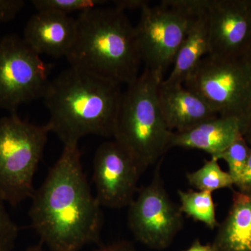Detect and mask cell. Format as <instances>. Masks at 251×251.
I'll return each mask as SVG.
<instances>
[{"mask_svg":"<svg viewBox=\"0 0 251 251\" xmlns=\"http://www.w3.org/2000/svg\"><path fill=\"white\" fill-rule=\"evenodd\" d=\"M31 199V226L50 251H79L100 243L103 212L84 173L78 145H64Z\"/></svg>","mask_w":251,"mask_h":251,"instance_id":"6da1fadb","label":"cell"},{"mask_svg":"<svg viewBox=\"0 0 251 251\" xmlns=\"http://www.w3.org/2000/svg\"><path fill=\"white\" fill-rule=\"evenodd\" d=\"M122 95L121 85L70 67L50 80L43 99L46 124L64 145H78L87 135L113 136Z\"/></svg>","mask_w":251,"mask_h":251,"instance_id":"7a4b0ae2","label":"cell"},{"mask_svg":"<svg viewBox=\"0 0 251 251\" xmlns=\"http://www.w3.org/2000/svg\"><path fill=\"white\" fill-rule=\"evenodd\" d=\"M66 58L70 67L126 85L139 76L143 63L135 27L115 6L80 13Z\"/></svg>","mask_w":251,"mask_h":251,"instance_id":"3957f363","label":"cell"},{"mask_svg":"<svg viewBox=\"0 0 251 251\" xmlns=\"http://www.w3.org/2000/svg\"><path fill=\"white\" fill-rule=\"evenodd\" d=\"M162 73L145 68L123 92L114 140L134 158L143 173L170 150L173 131L167 127L158 102Z\"/></svg>","mask_w":251,"mask_h":251,"instance_id":"277c9868","label":"cell"},{"mask_svg":"<svg viewBox=\"0 0 251 251\" xmlns=\"http://www.w3.org/2000/svg\"><path fill=\"white\" fill-rule=\"evenodd\" d=\"M40 126L16 113L0 119V199L16 206L31 198L34 175L44 156L48 135Z\"/></svg>","mask_w":251,"mask_h":251,"instance_id":"5b68a950","label":"cell"},{"mask_svg":"<svg viewBox=\"0 0 251 251\" xmlns=\"http://www.w3.org/2000/svg\"><path fill=\"white\" fill-rule=\"evenodd\" d=\"M135 26L142 61L163 74L174 62L187 35L194 13L193 0H164L144 6Z\"/></svg>","mask_w":251,"mask_h":251,"instance_id":"8992f818","label":"cell"},{"mask_svg":"<svg viewBox=\"0 0 251 251\" xmlns=\"http://www.w3.org/2000/svg\"><path fill=\"white\" fill-rule=\"evenodd\" d=\"M219 116L242 120L251 102V69L242 58L206 55L185 81Z\"/></svg>","mask_w":251,"mask_h":251,"instance_id":"52a82bcc","label":"cell"},{"mask_svg":"<svg viewBox=\"0 0 251 251\" xmlns=\"http://www.w3.org/2000/svg\"><path fill=\"white\" fill-rule=\"evenodd\" d=\"M161 163L162 159L157 163L151 182L138 190L127 214L128 227L135 239L157 251L169 247L184 226L179 206L172 201L163 184Z\"/></svg>","mask_w":251,"mask_h":251,"instance_id":"ba28073f","label":"cell"},{"mask_svg":"<svg viewBox=\"0 0 251 251\" xmlns=\"http://www.w3.org/2000/svg\"><path fill=\"white\" fill-rule=\"evenodd\" d=\"M50 69L23 38H0V109L16 113L23 104L43 99Z\"/></svg>","mask_w":251,"mask_h":251,"instance_id":"9c48e42d","label":"cell"},{"mask_svg":"<svg viewBox=\"0 0 251 251\" xmlns=\"http://www.w3.org/2000/svg\"><path fill=\"white\" fill-rule=\"evenodd\" d=\"M142 173L134 158L115 140L101 144L93 161L96 198L100 206L111 209L128 206L139 190Z\"/></svg>","mask_w":251,"mask_h":251,"instance_id":"30bf717a","label":"cell"},{"mask_svg":"<svg viewBox=\"0 0 251 251\" xmlns=\"http://www.w3.org/2000/svg\"><path fill=\"white\" fill-rule=\"evenodd\" d=\"M209 55L242 58L251 46V15L248 0H207Z\"/></svg>","mask_w":251,"mask_h":251,"instance_id":"8fae6325","label":"cell"},{"mask_svg":"<svg viewBox=\"0 0 251 251\" xmlns=\"http://www.w3.org/2000/svg\"><path fill=\"white\" fill-rule=\"evenodd\" d=\"M158 102L167 127L176 133L186 131L219 116L199 95L184 85L162 81L158 89Z\"/></svg>","mask_w":251,"mask_h":251,"instance_id":"7c38bea8","label":"cell"},{"mask_svg":"<svg viewBox=\"0 0 251 251\" xmlns=\"http://www.w3.org/2000/svg\"><path fill=\"white\" fill-rule=\"evenodd\" d=\"M76 35V19L49 12L37 11L26 24L23 40L38 54L67 57Z\"/></svg>","mask_w":251,"mask_h":251,"instance_id":"4fadbf2b","label":"cell"},{"mask_svg":"<svg viewBox=\"0 0 251 251\" xmlns=\"http://www.w3.org/2000/svg\"><path fill=\"white\" fill-rule=\"evenodd\" d=\"M207 0H193L194 13L187 35L178 50L166 84L184 85L199 63L210 52Z\"/></svg>","mask_w":251,"mask_h":251,"instance_id":"5bb4252c","label":"cell"},{"mask_svg":"<svg viewBox=\"0 0 251 251\" xmlns=\"http://www.w3.org/2000/svg\"><path fill=\"white\" fill-rule=\"evenodd\" d=\"M242 136L240 120L218 116L181 133L173 132L170 149L182 148L202 150L215 158Z\"/></svg>","mask_w":251,"mask_h":251,"instance_id":"9a60e30c","label":"cell"},{"mask_svg":"<svg viewBox=\"0 0 251 251\" xmlns=\"http://www.w3.org/2000/svg\"><path fill=\"white\" fill-rule=\"evenodd\" d=\"M211 246L214 251H251V193L235 191Z\"/></svg>","mask_w":251,"mask_h":251,"instance_id":"2e32d148","label":"cell"},{"mask_svg":"<svg viewBox=\"0 0 251 251\" xmlns=\"http://www.w3.org/2000/svg\"><path fill=\"white\" fill-rule=\"evenodd\" d=\"M180 210L183 214L196 221L202 223L211 229L219 226L216 217L215 204L212 193L188 190L178 191Z\"/></svg>","mask_w":251,"mask_h":251,"instance_id":"e0dca14e","label":"cell"},{"mask_svg":"<svg viewBox=\"0 0 251 251\" xmlns=\"http://www.w3.org/2000/svg\"><path fill=\"white\" fill-rule=\"evenodd\" d=\"M186 178L189 184L198 191H213L222 188H232L234 180L228 172L223 171L219 161L211 158L204 161V165L196 171L188 173Z\"/></svg>","mask_w":251,"mask_h":251,"instance_id":"ac0fdd59","label":"cell"},{"mask_svg":"<svg viewBox=\"0 0 251 251\" xmlns=\"http://www.w3.org/2000/svg\"><path fill=\"white\" fill-rule=\"evenodd\" d=\"M101 0H33L31 4L37 11H49L69 16L75 11L80 13L99 7L106 3Z\"/></svg>","mask_w":251,"mask_h":251,"instance_id":"d6986e66","label":"cell"},{"mask_svg":"<svg viewBox=\"0 0 251 251\" xmlns=\"http://www.w3.org/2000/svg\"><path fill=\"white\" fill-rule=\"evenodd\" d=\"M251 147L247 140L239 137L233 143L215 157L218 161L224 160L228 166V173L234 180V184L242 174L250 154Z\"/></svg>","mask_w":251,"mask_h":251,"instance_id":"ffe728a7","label":"cell"},{"mask_svg":"<svg viewBox=\"0 0 251 251\" xmlns=\"http://www.w3.org/2000/svg\"><path fill=\"white\" fill-rule=\"evenodd\" d=\"M19 232L17 225L0 199V251H13Z\"/></svg>","mask_w":251,"mask_h":251,"instance_id":"44dd1931","label":"cell"},{"mask_svg":"<svg viewBox=\"0 0 251 251\" xmlns=\"http://www.w3.org/2000/svg\"><path fill=\"white\" fill-rule=\"evenodd\" d=\"M25 4L23 0H0V25L12 21Z\"/></svg>","mask_w":251,"mask_h":251,"instance_id":"7402d4cb","label":"cell"},{"mask_svg":"<svg viewBox=\"0 0 251 251\" xmlns=\"http://www.w3.org/2000/svg\"><path fill=\"white\" fill-rule=\"evenodd\" d=\"M234 185L241 192L251 193V148L247 164Z\"/></svg>","mask_w":251,"mask_h":251,"instance_id":"603a6c76","label":"cell"},{"mask_svg":"<svg viewBox=\"0 0 251 251\" xmlns=\"http://www.w3.org/2000/svg\"><path fill=\"white\" fill-rule=\"evenodd\" d=\"M92 251H139L133 243L121 240L110 243L106 245H99Z\"/></svg>","mask_w":251,"mask_h":251,"instance_id":"cb8c5ba5","label":"cell"},{"mask_svg":"<svg viewBox=\"0 0 251 251\" xmlns=\"http://www.w3.org/2000/svg\"><path fill=\"white\" fill-rule=\"evenodd\" d=\"M113 2L115 7L123 11L126 9H140L141 11L144 6L150 4L148 1L144 0H117Z\"/></svg>","mask_w":251,"mask_h":251,"instance_id":"d4e9b609","label":"cell"},{"mask_svg":"<svg viewBox=\"0 0 251 251\" xmlns=\"http://www.w3.org/2000/svg\"><path fill=\"white\" fill-rule=\"evenodd\" d=\"M242 135L251 147V102L245 115L240 120Z\"/></svg>","mask_w":251,"mask_h":251,"instance_id":"484cf974","label":"cell"},{"mask_svg":"<svg viewBox=\"0 0 251 251\" xmlns=\"http://www.w3.org/2000/svg\"><path fill=\"white\" fill-rule=\"evenodd\" d=\"M183 251H214L211 244H203L199 240H196L191 247Z\"/></svg>","mask_w":251,"mask_h":251,"instance_id":"4316f807","label":"cell"},{"mask_svg":"<svg viewBox=\"0 0 251 251\" xmlns=\"http://www.w3.org/2000/svg\"><path fill=\"white\" fill-rule=\"evenodd\" d=\"M242 58L244 59V61H245L246 62H247L248 66H249L251 69V47L249 48V49L248 50L247 53L244 54V56Z\"/></svg>","mask_w":251,"mask_h":251,"instance_id":"83f0119b","label":"cell"},{"mask_svg":"<svg viewBox=\"0 0 251 251\" xmlns=\"http://www.w3.org/2000/svg\"><path fill=\"white\" fill-rule=\"evenodd\" d=\"M46 251L45 249H44L42 246L41 245H36L34 246V247H31L28 248V249H26L25 251Z\"/></svg>","mask_w":251,"mask_h":251,"instance_id":"f1b7e54d","label":"cell"},{"mask_svg":"<svg viewBox=\"0 0 251 251\" xmlns=\"http://www.w3.org/2000/svg\"><path fill=\"white\" fill-rule=\"evenodd\" d=\"M248 1H249V9H250V12L251 15V0H248Z\"/></svg>","mask_w":251,"mask_h":251,"instance_id":"f546056e","label":"cell"}]
</instances>
